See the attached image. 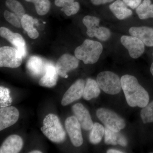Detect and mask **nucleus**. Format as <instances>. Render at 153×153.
Instances as JSON below:
<instances>
[{
    "instance_id": "f257e3e1",
    "label": "nucleus",
    "mask_w": 153,
    "mask_h": 153,
    "mask_svg": "<svg viewBox=\"0 0 153 153\" xmlns=\"http://www.w3.org/2000/svg\"><path fill=\"white\" fill-rule=\"evenodd\" d=\"M122 88L128 104L132 107L143 108L147 105L149 96L147 91L140 85L132 75L126 74L121 78Z\"/></svg>"
},
{
    "instance_id": "f03ea898",
    "label": "nucleus",
    "mask_w": 153,
    "mask_h": 153,
    "mask_svg": "<svg viewBox=\"0 0 153 153\" xmlns=\"http://www.w3.org/2000/svg\"><path fill=\"white\" fill-rule=\"evenodd\" d=\"M103 47L101 43L86 39L74 51L75 57L85 64H94L97 62L102 53Z\"/></svg>"
},
{
    "instance_id": "7ed1b4c3",
    "label": "nucleus",
    "mask_w": 153,
    "mask_h": 153,
    "mask_svg": "<svg viewBox=\"0 0 153 153\" xmlns=\"http://www.w3.org/2000/svg\"><path fill=\"white\" fill-rule=\"evenodd\" d=\"M41 130L52 142L60 143L66 140V132L59 118L53 114H49L44 118Z\"/></svg>"
},
{
    "instance_id": "20e7f679",
    "label": "nucleus",
    "mask_w": 153,
    "mask_h": 153,
    "mask_svg": "<svg viewBox=\"0 0 153 153\" xmlns=\"http://www.w3.org/2000/svg\"><path fill=\"white\" fill-rule=\"evenodd\" d=\"M97 81L100 88L108 94H117L121 89V79L117 74L111 71L100 72L97 77Z\"/></svg>"
},
{
    "instance_id": "39448f33",
    "label": "nucleus",
    "mask_w": 153,
    "mask_h": 153,
    "mask_svg": "<svg viewBox=\"0 0 153 153\" xmlns=\"http://www.w3.org/2000/svg\"><path fill=\"white\" fill-rule=\"evenodd\" d=\"M96 114L105 127L115 132L120 131L126 127L124 120L112 111L101 108L97 110Z\"/></svg>"
},
{
    "instance_id": "423d86ee",
    "label": "nucleus",
    "mask_w": 153,
    "mask_h": 153,
    "mask_svg": "<svg viewBox=\"0 0 153 153\" xmlns=\"http://www.w3.org/2000/svg\"><path fill=\"white\" fill-rule=\"evenodd\" d=\"M23 56L16 48L4 46L0 48V67L16 68L21 66Z\"/></svg>"
},
{
    "instance_id": "0eeeda50",
    "label": "nucleus",
    "mask_w": 153,
    "mask_h": 153,
    "mask_svg": "<svg viewBox=\"0 0 153 153\" xmlns=\"http://www.w3.org/2000/svg\"><path fill=\"white\" fill-rule=\"evenodd\" d=\"M79 63V59L75 56L69 54H64L58 59L55 67L58 75L66 78L68 76L67 73L77 68Z\"/></svg>"
},
{
    "instance_id": "6e6552de",
    "label": "nucleus",
    "mask_w": 153,
    "mask_h": 153,
    "mask_svg": "<svg viewBox=\"0 0 153 153\" xmlns=\"http://www.w3.org/2000/svg\"><path fill=\"white\" fill-rule=\"evenodd\" d=\"M81 125L74 116L69 117L65 121L66 131L71 143L75 147H79L83 143Z\"/></svg>"
},
{
    "instance_id": "1a4fd4ad",
    "label": "nucleus",
    "mask_w": 153,
    "mask_h": 153,
    "mask_svg": "<svg viewBox=\"0 0 153 153\" xmlns=\"http://www.w3.org/2000/svg\"><path fill=\"white\" fill-rule=\"evenodd\" d=\"M121 42L128 51L132 58L137 59L140 57L145 51V44L137 37L123 36L120 38Z\"/></svg>"
},
{
    "instance_id": "9d476101",
    "label": "nucleus",
    "mask_w": 153,
    "mask_h": 153,
    "mask_svg": "<svg viewBox=\"0 0 153 153\" xmlns=\"http://www.w3.org/2000/svg\"><path fill=\"white\" fill-rule=\"evenodd\" d=\"M85 81L82 79L76 80L65 92L61 101V104L66 106L78 100L83 95Z\"/></svg>"
},
{
    "instance_id": "9b49d317",
    "label": "nucleus",
    "mask_w": 153,
    "mask_h": 153,
    "mask_svg": "<svg viewBox=\"0 0 153 153\" xmlns=\"http://www.w3.org/2000/svg\"><path fill=\"white\" fill-rule=\"evenodd\" d=\"M0 35L6 39L21 53L23 57L27 55V47L25 39L20 34L14 33L5 27L0 28Z\"/></svg>"
},
{
    "instance_id": "f8f14e48",
    "label": "nucleus",
    "mask_w": 153,
    "mask_h": 153,
    "mask_svg": "<svg viewBox=\"0 0 153 153\" xmlns=\"http://www.w3.org/2000/svg\"><path fill=\"white\" fill-rule=\"evenodd\" d=\"M19 117V111L14 106H7L0 109V131L13 125Z\"/></svg>"
},
{
    "instance_id": "ddd939ff",
    "label": "nucleus",
    "mask_w": 153,
    "mask_h": 153,
    "mask_svg": "<svg viewBox=\"0 0 153 153\" xmlns=\"http://www.w3.org/2000/svg\"><path fill=\"white\" fill-rule=\"evenodd\" d=\"M72 109L82 128L85 130H91L94 123L87 108L81 103H76L72 106Z\"/></svg>"
},
{
    "instance_id": "4468645a",
    "label": "nucleus",
    "mask_w": 153,
    "mask_h": 153,
    "mask_svg": "<svg viewBox=\"0 0 153 153\" xmlns=\"http://www.w3.org/2000/svg\"><path fill=\"white\" fill-rule=\"evenodd\" d=\"M23 144V140L21 137L18 135H12L3 142L0 149V153H19L22 150Z\"/></svg>"
},
{
    "instance_id": "2eb2a0df",
    "label": "nucleus",
    "mask_w": 153,
    "mask_h": 153,
    "mask_svg": "<svg viewBox=\"0 0 153 153\" xmlns=\"http://www.w3.org/2000/svg\"><path fill=\"white\" fill-rule=\"evenodd\" d=\"M131 36L140 39L145 45L153 47V28L147 27H132L129 30Z\"/></svg>"
},
{
    "instance_id": "dca6fc26",
    "label": "nucleus",
    "mask_w": 153,
    "mask_h": 153,
    "mask_svg": "<svg viewBox=\"0 0 153 153\" xmlns=\"http://www.w3.org/2000/svg\"><path fill=\"white\" fill-rule=\"evenodd\" d=\"M58 75L56 67L53 64L46 63L45 73L39 80V84L43 87H54L57 84Z\"/></svg>"
},
{
    "instance_id": "f3484780",
    "label": "nucleus",
    "mask_w": 153,
    "mask_h": 153,
    "mask_svg": "<svg viewBox=\"0 0 153 153\" xmlns=\"http://www.w3.org/2000/svg\"><path fill=\"white\" fill-rule=\"evenodd\" d=\"M109 9L115 16L119 20H123L132 14L131 10L127 7L126 4L121 0H117L110 5Z\"/></svg>"
},
{
    "instance_id": "a211bd4d",
    "label": "nucleus",
    "mask_w": 153,
    "mask_h": 153,
    "mask_svg": "<svg viewBox=\"0 0 153 153\" xmlns=\"http://www.w3.org/2000/svg\"><path fill=\"white\" fill-rule=\"evenodd\" d=\"M46 63L43 59L37 56L30 57L27 63V68L30 73L35 76H39L45 73Z\"/></svg>"
},
{
    "instance_id": "6ab92c4d",
    "label": "nucleus",
    "mask_w": 153,
    "mask_h": 153,
    "mask_svg": "<svg viewBox=\"0 0 153 153\" xmlns=\"http://www.w3.org/2000/svg\"><path fill=\"white\" fill-rule=\"evenodd\" d=\"M100 88L97 81L92 78H88L85 83L82 97L86 100L96 98L100 93Z\"/></svg>"
},
{
    "instance_id": "aec40b11",
    "label": "nucleus",
    "mask_w": 153,
    "mask_h": 153,
    "mask_svg": "<svg viewBox=\"0 0 153 153\" xmlns=\"http://www.w3.org/2000/svg\"><path fill=\"white\" fill-rule=\"evenodd\" d=\"M100 20L98 18L91 16H86L82 19V23L86 28V34L90 38L94 37L95 31L99 27Z\"/></svg>"
},
{
    "instance_id": "412c9836",
    "label": "nucleus",
    "mask_w": 153,
    "mask_h": 153,
    "mask_svg": "<svg viewBox=\"0 0 153 153\" xmlns=\"http://www.w3.org/2000/svg\"><path fill=\"white\" fill-rule=\"evenodd\" d=\"M136 13L142 20L153 18V4H151L150 0H144L137 8Z\"/></svg>"
},
{
    "instance_id": "4be33fe9",
    "label": "nucleus",
    "mask_w": 153,
    "mask_h": 153,
    "mask_svg": "<svg viewBox=\"0 0 153 153\" xmlns=\"http://www.w3.org/2000/svg\"><path fill=\"white\" fill-rule=\"evenodd\" d=\"M104 134V127L98 123H95L89 134V141L92 144H97L101 141Z\"/></svg>"
},
{
    "instance_id": "5701e85b",
    "label": "nucleus",
    "mask_w": 153,
    "mask_h": 153,
    "mask_svg": "<svg viewBox=\"0 0 153 153\" xmlns=\"http://www.w3.org/2000/svg\"><path fill=\"white\" fill-rule=\"evenodd\" d=\"M34 4L36 12L39 16H44L49 12L51 6L49 0H25Z\"/></svg>"
},
{
    "instance_id": "b1692460",
    "label": "nucleus",
    "mask_w": 153,
    "mask_h": 153,
    "mask_svg": "<svg viewBox=\"0 0 153 153\" xmlns=\"http://www.w3.org/2000/svg\"><path fill=\"white\" fill-rule=\"evenodd\" d=\"M6 5L10 10L18 16L19 19H22L25 14L24 7L21 3L17 0H7Z\"/></svg>"
},
{
    "instance_id": "393cba45",
    "label": "nucleus",
    "mask_w": 153,
    "mask_h": 153,
    "mask_svg": "<svg viewBox=\"0 0 153 153\" xmlns=\"http://www.w3.org/2000/svg\"><path fill=\"white\" fill-rule=\"evenodd\" d=\"M140 116L144 123H153V101L143 108Z\"/></svg>"
},
{
    "instance_id": "a878e982",
    "label": "nucleus",
    "mask_w": 153,
    "mask_h": 153,
    "mask_svg": "<svg viewBox=\"0 0 153 153\" xmlns=\"http://www.w3.org/2000/svg\"><path fill=\"white\" fill-rule=\"evenodd\" d=\"M10 91L7 88L0 87V107H5L10 105L12 99L10 96Z\"/></svg>"
},
{
    "instance_id": "bb28decb",
    "label": "nucleus",
    "mask_w": 153,
    "mask_h": 153,
    "mask_svg": "<svg viewBox=\"0 0 153 153\" xmlns=\"http://www.w3.org/2000/svg\"><path fill=\"white\" fill-rule=\"evenodd\" d=\"M105 143L107 145L116 146L117 144V132L105 128Z\"/></svg>"
},
{
    "instance_id": "cd10ccee",
    "label": "nucleus",
    "mask_w": 153,
    "mask_h": 153,
    "mask_svg": "<svg viewBox=\"0 0 153 153\" xmlns=\"http://www.w3.org/2000/svg\"><path fill=\"white\" fill-rule=\"evenodd\" d=\"M4 16L6 21H7L11 25L16 28L21 27L22 26L21 21H20V19L16 14L10 11L6 10L4 12Z\"/></svg>"
},
{
    "instance_id": "c85d7f7f",
    "label": "nucleus",
    "mask_w": 153,
    "mask_h": 153,
    "mask_svg": "<svg viewBox=\"0 0 153 153\" xmlns=\"http://www.w3.org/2000/svg\"><path fill=\"white\" fill-rule=\"evenodd\" d=\"M21 25L22 28L26 32H28L34 29L35 20L31 16L25 14L21 19Z\"/></svg>"
},
{
    "instance_id": "c756f323",
    "label": "nucleus",
    "mask_w": 153,
    "mask_h": 153,
    "mask_svg": "<svg viewBox=\"0 0 153 153\" xmlns=\"http://www.w3.org/2000/svg\"><path fill=\"white\" fill-rule=\"evenodd\" d=\"M110 31L108 28L100 27L95 31L94 37L101 41H106L110 37Z\"/></svg>"
},
{
    "instance_id": "7c9ffc66",
    "label": "nucleus",
    "mask_w": 153,
    "mask_h": 153,
    "mask_svg": "<svg viewBox=\"0 0 153 153\" xmlns=\"http://www.w3.org/2000/svg\"><path fill=\"white\" fill-rule=\"evenodd\" d=\"M79 8H80V6H79V3L74 1V3H72L68 7L62 8L61 10L63 11L66 16H69L77 13L79 10Z\"/></svg>"
},
{
    "instance_id": "2f4dec72",
    "label": "nucleus",
    "mask_w": 153,
    "mask_h": 153,
    "mask_svg": "<svg viewBox=\"0 0 153 153\" xmlns=\"http://www.w3.org/2000/svg\"><path fill=\"white\" fill-rule=\"evenodd\" d=\"M74 2V0H55V4L57 7L63 8L70 5Z\"/></svg>"
},
{
    "instance_id": "473e14b6",
    "label": "nucleus",
    "mask_w": 153,
    "mask_h": 153,
    "mask_svg": "<svg viewBox=\"0 0 153 153\" xmlns=\"http://www.w3.org/2000/svg\"><path fill=\"white\" fill-rule=\"evenodd\" d=\"M125 4L133 9L137 8L140 5L141 0H123Z\"/></svg>"
},
{
    "instance_id": "72a5a7b5",
    "label": "nucleus",
    "mask_w": 153,
    "mask_h": 153,
    "mask_svg": "<svg viewBox=\"0 0 153 153\" xmlns=\"http://www.w3.org/2000/svg\"><path fill=\"white\" fill-rule=\"evenodd\" d=\"M117 144L123 147H126L128 145L126 138L120 132H117Z\"/></svg>"
},
{
    "instance_id": "f704fd0d",
    "label": "nucleus",
    "mask_w": 153,
    "mask_h": 153,
    "mask_svg": "<svg viewBox=\"0 0 153 153\" xmlns=\"http://www.w3.org/2000/svg\"><path fill=\"white\" fill-rule=\"evenodd\" d=\"M27 34L29 37L31 39H36L38 38L39 36V33L36 28L28 31Z\"/></svg>"
},
{
    "instance_id": "c9c22d12",
    "label": "nucleus",
    "mask_w": 153,
    "mask_h": 153,
    "mask_svg": "<svg viewBox=\"0 0 153 153\" xmlns=\"http://www.w3.org/2000/svg\"><path fill=\"white\" fill-rule=\"evenodd\" d=\"M114 0H91L92 4L95 5H99L106 3L111 2Z\"/></svg>"
},
{
    "instance_id": "e433bc0d",
    "label": "nucleus",
    "mask_w": 153,
    "mask_h": 153,
    "mask_svg": "<svg viewBox=\"0 0 153 153\" xmlns=\"http://www.w3.org/2000/svg\"><path fill=\"white\" fill-rule=\"evenodd\" d=\"M108 153H124L122 151L117 150L114 149H110L107 151Z\"/></svg>"
},
{
    "instance_id": "4c0bfd02",
    "label": "nucleus",
    "mask_w": 153,
    "mask_h": 153,
    "mask_svg": "<svg viewBox=\"0 0 153 153\" xmlns=\"http://www.w3.org/2000/svg\"><path fill=\"white\" fill-rule=\"evenodd\" d=\"M30 153H41L42 152H41V151H38V150H34L31 151V152H30Z\"/></svg>"
},
{
    "instance_id": "58836bf2",
    "label": "nucleus",
    "mask_w": 153,
    "mask_h": 153,
    "mask_svg": "<svg viewBox=\"0 0 153 153\" xmlns=\"http://www.w3.org/2000/svg\"><path fill=\"white\" fill-rule=\"evenodd\" d=\"M150 71L151 73H152V74L153 76V63H152V66H151Z\"/></svg>"
},
{
    "instance_id": "ea45409f",
    "label": "nucleus",
    "mask_w": 153,
    "mask_h": 153,
    "mask_svg": "<svg viewBox=\"0 0 153 153\" xmlns=\"http://www.w3.org/2000/svg\"></svg>"
}]
</instances>
